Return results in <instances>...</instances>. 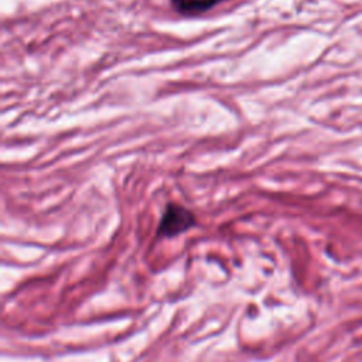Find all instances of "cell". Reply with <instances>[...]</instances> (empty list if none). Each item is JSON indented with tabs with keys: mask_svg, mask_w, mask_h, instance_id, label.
<instances>
[{
	"mask_svg": "<svg viewBox=\"0 0 362 362\" xmlns=\"http://www.w3.org/2000/svg\"><path fill=\"white\" fill-rule=\"evenodd\" d=\"M194 225L195 216L191 211L177 204H167L157 229V235L173 238L188 230Z\"/></svg>",
	"mask_w": 362,
	"mask_h": 362,
	"instance_id": "cell-1",
	"label": "cell"
},
{
	"mask_svg": "<svg viewBox=\"0 0 362 362\" xmlns=\"http://www.w3.org/2000/svg\"><path fill=\"white\" fill-rule=\"evenodd\" d=\"M219 0H171L174 10L182 16H198L211 10Z\"/></svg>",
	"mask_w": 362,
	"mask_h": 362,
	"instance_id": "cell-2",
	"label": "cell"
}]
</instances>
